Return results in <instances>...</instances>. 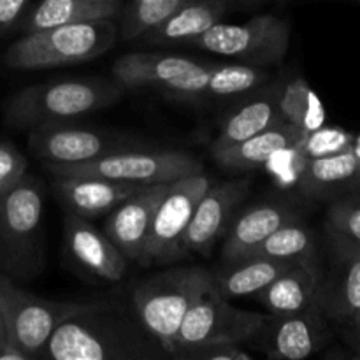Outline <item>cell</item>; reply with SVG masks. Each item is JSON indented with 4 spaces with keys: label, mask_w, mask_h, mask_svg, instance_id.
<instances>
[{
    "label": "cell",
    "mask_w": 360,
    "mask_h": 360,
    "mask_svg": "<svg viewBox=\"0 0 360 360\" xmlns=\"http://www.w3.org/2000/svg\"><path fill=\"white\" fill-rule=\"evenodd\" d=\"M211 183L204 172L169 183L153 214L148 241L137 260L139 266H171L185 259V236L193 210Z\"/></svg>",
    "instance_id": "obj_8"
},
{
    "label": "cell",
    "mask_w": 360,
    "mask_h": 360,
    "mask_svg": "<svg viewBox=\"0 0 360 360\" xmlns=\"http://www.w3.org/2000/svg\"><path fill=\"white\" fill-rule=\"evenodd\" d=\"M299 214L290 202L267 200L253 204L234 217L227 234L224 236L221 262L248 257L281 225L297 220Z\"/></svg>",
    "instance_id": "obj_18"
},
{
    "label": "cell",
    "mask_w": 360,
    "mask_h": 360,
    "mask_svg": "<svg viewBox=\"0 0 360 360\" xmlns=\"http://www.w3.org/2000/svg\"><path fill=\"white\" fill-rule=\"evenodd\" d=\"M297 188L311 199L343 195L360 186V160L352 150L320 158H306L297 176Z\"/></svg>",
    "instance_id": "obj_23"
},
{
    "label": "cell",
    "mask_w": 360,
    "mask_h": 360,
    "mask_svg": "<svg viewBox=\"0 0 360 360\" xmlns=\"http://www.w3.org/2000/svg\"><path fill=\"white\" fill-rule=\"evenodd\" d=\"M53 176H97L132 185H160L185 176L204 172V165L193 155L171 148L134 146L104 155L84 164L44 165Z\"/></svg>",
    "instance_id": "obj_5"
},
{
    "label": "cell",
    "mask_w": 360,
    "mask_h": 360,
    "mask_svg": "<svg viewBox=\"0 0 360 360\" xmlns=\"http://www.w3.org/2000/svg\"><path fill=\"white\" fill-rule=\"evenodd\" d=\"M207 290L210 271L193 266L171 267L136 281L130 290V306L171 359L172 343L186 311Z\"/></svg>",
    "instance_id": "obj_4"
},
{
    "label": "cell",
    "mask_w": 360,
    "mask_h": 360,
    "mask_svg": "<svg viewBox=\"0 0 360 360\" xmlns=\"http://www.w3.org/2000/svg\"><path fill=\"white\" fill-rule=\"evenodd\" d=\"M280 111L283 118L297 127L304 136L327 122L323 102L302 77H295L281 88Z\"/></svg>",
    "instance_id": "obj_28"
},
{
    "label": "cell",
    "mask_w": 360,
    "mask_h": 360,
    "mask_svg": "<svg viewBox=\"0 0 360 360\" xmlns=\"http://www.w3.org/2000/svg\"><path fill=\"white\" fill-rule=\"evenodd\" d=\"M302 137L304 134L297 127L283 120L278 125L262 130L248 139L218 151H211V155L220 167L231 171H253L269 164L281 151L297 148Z\"/></svg>",
    "instance_id": "obj_22"
},
{
    "label": "cell",
    "mask_w": 360,
    "mask_h": 360,
    "mask_svg": "<svg viewBox=\"0 0 360 360\" xmlns=\"http://www.w3.org/2000/svg\"><path fill=\"white\" fill-rule=\"evenodd\" d=\"M352 151L357 155V158L360 160V134L357 137H354V144H352Z\"/></svg>",
    "instance_id": "obj_40"
},
{
    "label": "cell",
    "mask_w": 360,
    "mask_h": 360,
    "mask_svg": "<svg viewBox=\"0 0 360 360\" xmlns=\"http://www.w3.org/2000/svg\"><path fill=\"white\" fill-rule=\"evenodd\" d=\"M290 264L294 262L260 255H248L231 262H221L218 269L210 271V287L214 294L224 299L255 295Z\"/></svg>",
    "instance_id": "obj_25"
},
{
    "label": "cell",
    "mask_w": 360,
    "mask_h": 360,
    "mask_svg": "<svg viewBox=\"0 0 360 360\" xmlns=\"http://www.w3.org/2000/svg\"><path fill=\"white\" fill-rule=\"evenodd\" d=\"M0 360H30L27 352L7 334L6 340L0 345Z\"/></svg>",
    "instance_id": "obj_37"
},
{
    "label": "cell",
    "mask_w": 360,
    "mask_h": 360,
    "mask_svg": "<svg viewBox=\"0 0 360 360\" xmlns=\"http://www.w3.org/2000/svg\"><path fill=\"white\" fill-rule=\"evenodd\" d=\"M264 319V313L236 308L210 287L186 311L172 343L171 359L186 360L195 350L214 343H252Z\"/></svg>",
    "instance_id": "obj_7"
},
{
    "label": "cell",
    "mask_w": 360,
    "mask_h": 360,
    "mask_svg": "<svg viewBox=\"0 0 360 360\" xmlns=\"http://www.w3.org/2000/svg\"><path fill=\"white\" fill-rule=\"evenodd\" d=\"M88 301H49L23 290L9 274H0V311L7 334L27 352L30 360L42 357L46 343L56 329L86 308Z\"/></svg>",
    "instance_id": "obj_10"
},
{
    "label": "cell",
    "mask_w": 360,
    "mask_h": 360,
    "mask_svg": "<svg viewBox=\"0 0 360 360\" xmlns=\"http://www.w3.org/2000/svg\"><path fill=\"white\" fill-rule=\"evenodd\" d=\"M169 183L143 185L109 211L104 234L118 246L129 262H137L148 241L153 214Z\"/></svg>",
    "instance_id": "obj_17"
},
{
    "label": "cell",
    "mask_w": 360,
    "mask_h": 360,
    "mask_svg": "<svg viewBox=\"0 0 360 360\" xmlns=\"http://www.w3.org/2000/svg\"><path fill=\"white\" fill-rule=\"evenodd\" d=\"M41 359L157 360L169 355L141 323L132 306L94 301L53 333Z\"/></svg>",
    "instance_id": "obj_1"
},
{
    "label": "cell",
    "mask_w": 360,
    "mask_h": 360,
    "mask_svg": "<svg viewBox=\"0 0 360 360\" xmlns=\"http://www.w3.org/2000/svg\"><path fill=\"white\" fill-rule=\"evenodd\" d=\"M134 146H139V143L129 137L70 125V122L35 127L28 136V150L44 165L84 164Z\"/></svg>",
    "instance_id": "obj_12"
},
{
    "label": "cell",
    "mask_w": 360,
    "mask_h": 360,
    "mask_svg": "<svg viewBox=\"0 0 360 360\" xmlns=\"http://www.w3.org/2000/svg\"><path fill=\"white\" fill-rule=\"evenodd\" d=\"M330 338L320 302L288 315L267 313L252 343L271 360H302L322 350Z\"/></svg>",
    "instance_id": "obj_13"
},
{
    "label": "cell",
    "mask_w": 360,
    "mask_h": 360,
    "mask_svg": "<svg viewBox=\"0 0 360 360\" xmlns=\"http://www.w3.org/2000/svg\"><path fill=\"white\" fill-rule=\"evenodd\" d=\"M323 271L320 260L294 262L285 267L266 288L253 297L271 315H288L319 302Z\"/></svg>",
    "instance_id": "obj_20"
},
{
    "label": "cell",
    "mask_w": 360,
    "mask_h": 360,
    "mask_svg": "<svg viewBox=\"0 0 360 360\" xmlns=\"http://www.w3.org/2000/svg\"><path fill=\"white\" fill-rule=\"evenodd\" d=\"M345 329H347V341L350 345V348L354 350V357L360 359V311L355 316H352L348 322L343 323Z\"/></svg>",
    "instance_id": "obj_36"
},
{
    "label": "cell",
    "mask_w": 360,
    "mask_h": 360,
    "mask_svg": "<svg viewBox=\"0 0 360 360\" xmlns=\"http://www.w3.org/2000/svg\"><path fill=\"white\" fill-rule=\"evenodd\" d=\"M330 264L323 273L319 302L333 322L343 326L360 311V248L329 238Z\"/></svg>",
    "instance_id": "obj_16"
},
{
    "label": "cell",
    "mask_w": 360,
    "mask_h": 360,
    "mask_svg": "<svg viewBox=\"0 0 360 360\" xmlns=\"http://www.w3.org/2000/svg\"><path fill=\"white\" fill-rule=\"evenodd\" d=\"M236 2H241V4H245V6H257V4L278 2V0H236Z\"/></svg>",
    "instance_id": "obj_39"
},
{
    "label": "cell",
    "mask_w": 360,
    "mask_h": 360,
    "mask_svg": "<svg viewBox=\"0 0 360 360\" xmlns=\"http://www.w3.org/2000/svg\"><path fill=\"white\" fill-rule=\"evenodd\" d=\"M188 46L243 60L250 65H273L285 58L290 46V23L274 14H259L243 23L218 21Z\"/></svg>",
    "instance_id": "obj_9"
},
{
    "label": "cell",
    "mask_w": 360,
    "mask_h": 360,
    "mask_svg": "<svg viewBox=\"0 0 360 360\" xmlns=\"http://www.w3.org/2000/svg\"><path fill=\"white\" fill-rule=\"evenodd\" d=\"M211 65L188 56L134 51L116 60L112 81L123 90L151 88L179 102H202Z\"/></svg>",
    "instance_id": "obj_6"
},
{
    "label": "cell",
    "mask_w": 360,
    "mask_h": 360,
    "mask_svg": "<svg viewBox=\"0 0 360 360\" xmlns=\"http://www.w3.org/2000/svg\"><path fill=\"white\" fill-rule=\"evenodd\" d=\"M269 74L259 65L250 63H217L211 65L204 101H227L239 95L252 94L264 86Z\"/></svg>",
    "instance_id": "obj_29"
},
{
    "label": "cell",
    "mask_w": 360,
    "mask_h": 360,
    "mask_svg": "<svg viewBox=\"0 0 360 360\" xmlns=\"http://www.w3.org/2000/svg\"><path fill=\"white\" fill-rule=\"evenodd\" d=\"M329 238L341 239L360 248V195H350L329 207L326 218Z\"/></svg>",
    "instance_id": "obj_31"
},
{
    "label": "cell",
    "mask_w": 360,
    "mask_h": 360,
    "mask_svg": "<svg viewBox=\"0 0 360 360\" xmlns=\"http://www.w3.org/2000/svg\"><path fill=\"white\" fill-rule=\"evenodd\" d=\"M255 355L246 350L243 345L214 343L199 348L188 355L186 360H253Z\"/></svg>",
    "instance_id": "obj_34"
},
{
    "label": "cell",
    "mask_w": 360,
    "mask_h": 360,
    "mask_svg": "<svg viewBox=\"0 0 360 360\" xmlns=\"http://www.w3.org/2000/svg\"><path fill=\"white\" fill-rule=\"evenodd\" d=\"M55 178L53 190L67 213H74L88 220L108 214L122 200L143 186L97 178V176H55Z\"/></svg>",
    "instance_id": "obj_19"
},
{
    "label": "cell",
    "mask_w": 360,
    "mask_h": 360,
    "mask_svg": "<svg viewBox=\"0 0 360 360\" xmlns=\"http://www.w3.org/2000/svg\"><path fill=\"white\" fill-rule=\"evenodd\" d=\"M122 95L123 88L115 81L95 77L48 81L11 95L4 104V120L9 127L20 130L74 122L90 112L111 108Z\"/></svg>",
    "instance_id": "obj_2"
},
{
    "label": "cell",
    "mask_w": 360,
    "mask_h": 360,
    "mask_svg": "<svg viewBox=\"0 0 360 360\" xmlns=\"http://www.w3.org/2000/svg\"><path fill=\"white\" fill-rule=\"evenodd\" d=\"M354 2H359L360 4V0H354Z\"/></svg>",
    "instance_id": "obj_42"
},
{
    "label": "cell",
    "mask_w": 360,
    "mask_h": 360,
    "mask_svg": "<svg viewBox=\"0 0 360 360\" xmlns=\"http://www.w3.org/2000/svg\"><path fill=\"white\" fill-rule=\"evenodd\" d=\"M42 211L44 190L34 176L25 174L0 197V267L11 278H23L34 264Z\"/></svg>",
    "instance_id": "obj_11"
},
{
    "label": "cell",
    "mask_w": 360,
    "mask_h": 360,
    "mask_svg": "<svg viewBox=\"0 0 360 360\" xmlns=\"http://www.w3.org/2000/svg\"><path fill=\"white\" fill-rule=\"evenodd\" d=\"M30 0H0V37L20 27Z\"/></svg>",
    "instance_id": "obj_35"
},
{
    "label": "cell",
    "mask_w": 360,
    "mask_h": 360,
    "mask_svg": "<svg viewBox=\"0 0 360 360\" xmlns=\"http://www.w3.org/2000/svg\"><path fill=\"white\" fill-rule=\"evenodd\" d=\"M63 234L65 250L76 266L98 280H123L130 262L104 231H98L88 218L67 213Z\"/></svg>",
    "instance_id": "obj_15"
},
{
    "label": "cell",
    "mask_w": 360,
    "mask_h": 360,
    "mask_svg": "<svg viewBox=\"0 0 360 360\" xmlns=\"http://www.w3.org/2000/svg\"><path fill=\"white\" fill-rule=\"evenodd\" d=\"M186 0H148L139 4H123L118 16L120 35L123 41H139L143 35L164 23Z\"/></svg>",
    "instance_id": "obj_30"
},
{
    "label": "cell",
    "mask_w": 360,
    "mask_h": 360,
    "mask_svg": "<svg viewBox=\"0 0 360 360\" xmlns=\"http://www.w3.org/2000/svg\"><path fill=\"white\" fill-rule=\"evenodd\" d=\"M252 255L269 257V259L285 260V262L320 260L315 234L299 218L276 229Z\"/></svg>",
    "instance_id": "obj_27"
},
{
    "label": "cell",
    "mask_w": 360,
    "mask_h": 360,
    "mask_svg": "<svg viewBox=\"0 0 360 360\" xmlns=\"http://www.w3.org/2000/svg\"><path fill=\"white\" fill-rule=\"evenodd\" d=\"M281 88L283 86L276 83L264 84L232 109L221 122L220 130L211 143V151L232 146L283 122L280 111Z\"/></svg>",
    "instance_id": "obj_21"
},
{
    "label": "cell",
    "mask_w": 360,
    "mask_h": 360,
    "mask_svg": "<svg viewBox=\"0 0 360 360\" xmlns=\"http://www.w3.org/2000/svg\"><path fill=\"white\" fill-rule=\"evenodd\" d=\"M125 0H41L20 23L23 34L67 23L118 20Z\"/></svg>",
    "instance_id": "obj_26"
},
{
    "label": "cell",
    "mask_w": 360,
    "mask_h": 360,
    "mask_svg": "<svg viewBox=\"0 0 360 360\" xmlns=\"http://www.w3.org/2000/svg\"><path fill=\"white\" fill-rule=\"evenodd\" d=\"M125 2H130V4H139V2H148V0H125Z\"/></svg>",
    "instance_id": "obj_41"
},
{
    "label": "cell",
    "mask_w": 360,
    "mask_h": 360,
    "mask_svg": "<svg viewBox=\"0 0 360 360\" xmlns=\"http://www.w3.org/2000/svg\"><path fill=\"white\" fill-rule=\"evenodd\" d=\"M25 174H27L25 155L14 144L0 141V197L16 186Z\"/></svg>",
    "instance_id": "obj_33"
},
{
    "label": "cell",
    "mask_w": 360,
    "mask_h": 360,
    "mask_svg": "<svg viewBox=\"0 0 360 360\" xmlns=\"http://www.w3.org/2000/svg\"><path fill=\"white\" fill-rule=\"evenodd\" d=\"M252 188L246 178L211 183L197 202L185 236V252L207 255L227 234L239 206Z\"/></svg>",
    "instance_id": "obj_14"
},
{
    "label": "cell",
    "mask_w": 360,
    "mask_h": 360,
    "mask_svg": "<svg viewBox=\"0 0 360 360\" xmlns=\"http://www.w3.org/2000/svg\"><path fill=\"white\" fill-rule=\"evenodd\" d=\"M236 0H186L164 23L139 39L146 44H190L193 39L221 21Z\"/></svg>",
    "instance_id": "obj_24"
},
{
    "label": "cell",
    "mask_w": 360,
    "mask_h": 360,
    "mask_svg": "<svg viewBox=\"0 0 360 360\" xmlns=\"http://www.w3.org/2000/svg\"><path fill=\"white\" fill-rule=\"evenodd\" d=\"M354 134L347 132L341 127H320L313 132L306 134L297 144V153L302 158H320L329 157V155L343 153L352 150L354 144Z\"/></svg>",
    "instance_id": "obj_32"
},
{
    "label": "cell",
    "mask_w": 360,
    "mask_h": 360,
    "mask_svg": "<svg viewBox=\"0 0 360 360\" xmlns=\"http://www.w3.org/2000/svg\"><path fill=\"white\" fill-rule=\"evenodd\" d=\"M120 37L118 21L95 20L28 32L14 41L4 62L14 70L76 65L105 55Z\"/></svg>",
    "instance_id": "obj_3"
},
{
    "label": "cell",
    "mask_w": 360,
    "mask_h": 360,
    "mask_svg": "<svg viewBox=\"0 0 360 360\" xmlns=\"http://www.w3.org/2000/svg\"><path fill=\"white\" fill-rule=\"evenodd\" d=\"M7 336V327H6V320H4V315L2 311H0V345H2V341L6 340Z\"/></svg>",
    "instance_id": "obj_38"
}]
</instances>
